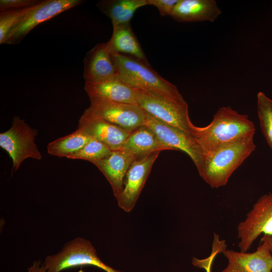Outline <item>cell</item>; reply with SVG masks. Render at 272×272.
<instances>
[{
    "label": "cell",
    "instance_id": "1",
    "mask_svg": "<svg viewBox=\"0 0 272 272\" xmlns=\"http://www.w3.org/2000/svg\"><path fill=\"white\" fill-rule=\"evenodd\" d=\"M255 131V125L247 115L239 113L230 106H223L208 125H194L191 135L205 155L224 145L254 136Z\"/></svg>",
    "mask_w": 272,
    "mask_h": 272
},
{
    "label": "cell",
    "instance_id": "2",
    "mask_svg": "<svg viewBox=\"0 0 272 272\" xmlns=\"http://www.w3.org/2000/svg\"><path fill=\"white\" fill-rule=\"evenodd\" d=\"M254 136L224 145L204 155L200 176L212 188L226 185L233 173L255 149Z\"/></svg>",
    "mask_w": 272,
    "mask_h": 272
},
{
    "label": "cell",
    "instance_id": "3",
    "mask_svg": "<svg viewBox=\"0 0 272 272\" xmlns=\"http://www.w3.org/2000/svg\"><path fill=\"white\" fill-rule=\"evenodd\" d=\"M110 54L119 76L131 88L174 101H185L177 87L162 78L150 64L128 55Z\"/></svg>",
    "mask_w": 272,
    "mask_h": 272
},
{
    "label": "cell",
    "instance_id": "4",
    "mask_svg": "<svg viewBox=\"0 0 272 272\" xmlns=\"http://www.w3.org/2000/svg\"><path fill=\"white\" fill-rule=\"evenodd\" d=\"M36 135L37 131L19 116H14L11 127L0 133V147L12 160V173L17 171L27 158L42 159L35 143Z\"/></svg>",
    "mask_w": 272,
    "mask_h": 272
},
{
    "label": "cell",
    "instance_id": "5",
    "mask_svg": "<svg viewBox=\"0 0 272 272\" xmlns=\"http://www.w3.org/2000/svg\"><path fill=\"white\" fill-rule=\"evenodd\" d=\"M137 90V101L143 110L156 119L191 134V121L185 101H174L150 92Z\"/></svg>",
    "mask_w": 272,
    "mask_h": 272
},
{
    "label": "cell",
    "instance_id": "6",
    "mask_svg": "<svg viewBox=\"0 0 272 272\" xmlns=\"http://www.w3.org/2000/svg\"><path fill=\"white\" fill-rule=\"evenodd\" d=\"M46 272H60L69 268L92 265L106 272H121L105 264L88 240L78 238L64 246L59 253L48 256L43 263Z\"/></svg>",
    "mask_w": 272,
    "mask_h": 272
},
{
    "label": "cell",
    "instance_id": "7",
    "mask_svg": "<svg viewBox=\"0 0 272 272\" xmlns=\"http://www.w3.org/2000/svg\"><path fill=\"white\" fill-rule=\"evenodd\" d=\"M240 251L246 252L261 234L272 236V193L260 196L237 227Z\"/></svg>",
    "mask_w": 272,
    "mask_h": 272
},
{
    "label": "cell",
    "instance_id": "8",
    "mask_svg": "<svg viewBox=\"0 0 272 272\" xmlns=\"http://www.w3.org/2000/svg\"><path fill=\"white\" fill-rule=\"evenodd\" d=\"M82 0H44L36 5L9 33L5 44H19L35 27L84 3Z\"/></svg>",
    "mask_w": 272,
    "mask_h": 272
},
{
    "label": "cell",
    "instance_id": "9",
    "mask_svg": "<svg viewBox=\"0 0 272 272\" xmlns=\"http://www.w3.org/2000/svg\"><path fill=\"white\" fill-rule=\"evenodd\" d=\"M88 107L94 113L127 130L146 124V112L137 104L101 98H89Z\"/></svg>",
    "mask_w": 272,
    "mask_h": 272
},
{
    "label": "cell",
    "instance_id": "10",
    "mask_svg": "<svg viewBox=\"0 0 272 272\" xmlns=\"http://www.w3.org/2000/svg\"><path fill=\"white\" fill-rule=\"evenodd\" d=\"M145 125L170 150H180L186 153L193 161L197 170L200 168L204 155L191 134L167 124L147 112Z\"/></svg>",
    "mask_w": 272,
    "mask_h": 272
},
{
    "label": "cell",
    "instance_id": "11",
    "mask_svg": "<svg viewBox=\"0 0 272 272\" xmlns=\"http://www.w3.org/2000/svg\"><path fill=\"white\" fill-rule=\"evenodd\" d=\"M160 153L135 159L130 165L124 178L122 190L115 197L119 207L124 211L133 209Z\"/></svg>",
    "mask_w": 272,
    "mask_h": 272
},
{
    "label": "cell",
    "instance_id": "12",
    "mask_svg": "<svg viewBox=\"0 0 272 272\" xmlns=\"http://www.w3.org/2000/svg\"><path fill=\"white\" fill-rule=\"evenodd\" d=\"M78 128L112 150L119 149L131 132L100 117L89 108L80 118Z\"/></svg>",
    "mask_w": 272,
    "mask_h": 272
},
{
    "label": "cell",
    "instance_id": "13",
    "mask_svg": "<svg viewBox=\"0 0 272 272\" xmlns=\"http://www.w3.org/2000/svg\"><path fill=\"white\" fill-rule=\"evenodd\" d=\"M228 260L221 272H271L272 253L265 241H261L253 252L226 249L223 253Z\"/></svg>",
    "mask_w": 272,
    "mask_h": 272
},
{
    "label": "cell",
    "instance_id": "14",
    "mask_svg": "<svg viewBox=\"0 0 272 272\" xmlns=\"http://www.w3.org/2000/svg\"><path fill=\"white\" fill-rule=\"evenodd\" d=\"M83 62L85 82H99L118 75L106 43L94 46L86 53Z\"/></svg>",
    "mask_w": 272,
    "mask_h": 272
},
{
    "label": "cell",
    "instance_id": "15",
    "mask_svg": "<svg viewBox=\"0 0 272 272\" xmlns=\"http://www.w3.org/2000/svg\"><path fill=\"white\" fill-rule=\"evenodd\" d=\"M84 89L89 98L137 105V90L126 84L118 75L99 82H85Z\"/></svg>",
    "mask_w": 272,
    "mask_h": 272
},
{
    "label": "cell",
    "instance_id": "16",
    "mask_svg": "<svg viewBox=\"0 0 272 272\" xmlns=\"http://www.w3.org/2000/svg\"><path fill=\"white\" fill-rule=\"evenodd\" d=\"M135 159L119 150H112L107 156L92 162L103 174L109 182L116 197L121 191L123 179Z\"/></svg>",
    "mask_w": 272,
    "mask_h": 272
},
{
    "label": "cell",
    "instance_id": "17",
    "mask_svg": "<svg viewBox=\"0 0 272 272\" xmlns=\"http://www.w3.org/2000/svg\"><path fill=\"white\" fill-rule=\"evenodd\" d=\"M222 13L214 0H178L170 16L178 22H214Z\"/></svg>",
    "mask_w": 272,
    "mask_h": 272
},
{
    "label": "cell",
    "instance_id": "18",
    "mask_svg": "<svg viewBox=\"0 0 272 272\" xmlns=\"http://www.w3.org/2000/svg\"><path fill=\"white\" fill-rule=\"evenodd\" d=\"M118 150L128 153L137 159L170 149L159 140L150 128L144 125L132 130Z\"/></svg>",
    "mask_w": 272,
    "mask_h": 272
},
{
    "label": "cell",
    "instance_id": "19",
    "mask_svg": "<svg viewBox=\"0 0 272 272\" xmlns=\"http://www.w3.org/2000/svg\"><path fill=\"white\" fill-rule=\"evenodd\" d=\"M110 40L106 42L110 54L128 55L149 64L130 23L113 27Z\"/></svg>",
    "mask_w": 272,
    "mask_h": 272
},
{
    "label": "cell",
    "instance_id": "20",
    "mask_svg": "<svg viewBox=\"0 0 272 272\" xmlns=\"http://www.w3.org/2000/svg\"><path fill=\"white\" fill-rule=\"evenodd\" d=\"M146 5L147 0H102L97 4L99 10L111 19L113 28L130 23L135 11Z\"/></svg>",
    "mask_w": 272,
    "mask_h": 272
},
{
    "label": "cell",
    "instance_id": "21",
    "mask_svg": "<svg viewBox=\"0 0 272 272\" xmlns=\"http://www.w3.org/2000/svg\"><path fill=\"white\" fill-rule=\"evenodd\" d=\"M93 139L80 128L49 143L47 150L50 155L68 158L82 149Z\"/></svg>",
    "mask_w": 272,
    "mask_h": 272
},
{
    "label": "cell",
    "instance_id": "22",
    "mask_svg": "<svg viewBox=\"0 0 272 272\" xmlns=\"http://www.w3.org/2000/svg\"><path fill=\"white\" fill-rule=\"evenodd\" d=\"M257 104L260 128L272 150V100L259 92L257 95Z\"/></svg>",
    "mask_w": 272,
    "mask_h": 272
},
{
    "label": "cell",
    "instance_id": "23",
    "mask_svg": "<svg viewBox=\"0 0 272 272\" xmlns=\"http://www.w3.org/2000/svg\"><path fill=\"white\" fill-rule=\"evenodd\" d=\"M35 6L27 8L12 9L3 12H1V44H5L7 38L10 31Z\"/></svg>",
    "mask_w": 272,
    "mask_h": 272
},
{
    "label": "cell",
    "instance_id": "24",
    "mask_svg": "<svg viewBox=\"0 0 272 272\" xmlns=\"http://www.w3.org/2000/svg\"><path fill=\"white\" fill-rule=\"evenodd\" d=\"M112 151V150L106 145L93 139L82 149L67 158L87 160L92 163L107 156Z\"/></svg>",
    "mask_w": 272,
    "mask_h": 272
},
{
    "label": "cell",
    "instance_id": "25",
    "mask_svg": "<svg viewBox=\"0 0 272 272\" xmlns=\"http://www.w3.org/2000/svg\"><path fill=\"white\" fill-rule=\"evenodd\" d=\"M40 0H1L0 11L31 7L39 4Z\"/></svg>",
    "mask_w": 272,
    "mask_h": 272
},
{
    "label": "cell",
    "instance_id": "26",
    "mask_svg": "<svg viewBox=\"0 0 272 272\" xmlns=\"http://www.w3.org/2000/svg\"><path fill=\"white\" fill-rule=\"evenodd\" d=\"M178 0H147L148 5L156 7L162 16H170Z\"/></svg>",
    "mask_w": 272,
    "mask_h": 272
},
{
    "label": "cell",
    "instance_id": "27",
    "mask_svg": "<svg viewBox=\"0 0 272 272\" xmlns=\"http://www.w3.org/2000/svg\"><path fill=\"white\" fill-rule=\"evenodd\" d=\"M220 251L217 248H213L210 255L205 259H199L193 257L192 263L195 266L205 269L206 272H211L212 263Z\"/></svg>",
    "mask_w": 272,
    "mask_h": 272
},
{
    "label": "cell",
    "instance_id": "28",
    "mask_svg": "<svg viewBox=\"0 0 272 272\" xmlns=\"http://www.w3.org/2000/svg\"><path fill=\"white\" fill-rule=\"evenodd\" d=\"M28 272H46V269L43 263L41 264L40 261H35L28 268Z\"/></svg>",
    "mask_w": 272,
    "mask_h": 272
},
{
    "label": "cell",
    "instance_id": "29",
    "mask_svg": "<svg viewBox=\"0 0 272 272\" xmlns=\"http://www.w3.org/2000/svg\"><path fill=\"white\" fill-rule=\"evenodd\" d=\"M261 241H264L267 243L269 249L272 253V236L263 235L261 238Z\"/></svg>",
    "mask_w": 272,
    "mask_h": 272
}]
</instances>
